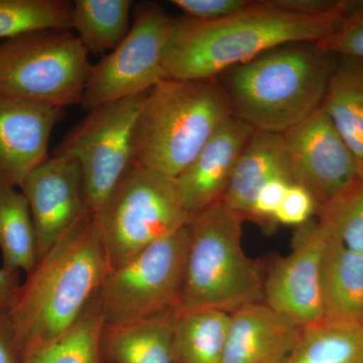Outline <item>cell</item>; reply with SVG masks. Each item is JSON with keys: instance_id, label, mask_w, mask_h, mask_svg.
<instances>
[{"instance_id": "1", "label": "cell", "mask_w": 363, "mask_h": 363, "mask_svg": "<svg viewBox=\"0 0 363 363\" xmlns=\"http://www.w3.org/2000/svg\"><path fill=\"white\" fill-rule=\"evenodd\" d=\"M348 1L333 13L319 16L291 11L276 0H262L219 21L174 18L164 52V79L217 78L274 48L321 42L337 30Z\"/></svg>"}, {"instance_id": "2", "label": "cell", "mask_w": 363, "mask_h": 363, "mask_svg": "<svg viewBox=\"0 0 363 363\" xmlns=\"http://www.w3.org/2000/svg\"><path fill=\"white\" fill-rule=\"evenodd\" d=\"M109 271L96 215L87 212L39 257L7 312L21 353L68 331L96 297Z\"/></svg>"}, {"instance_id": "3", "label": "cell", "mask_w": 363, "mask_h": 363, "mask_svg": "<svg viewBox=\"0 0 363 363\" xmlns=\"http://www.w3.org/2000/svg\"><path fill=\"white\" fill-rule=\"evenodd\" d=\"M336 57L317 43L269 50L219 76L233 116L255 131L292 130L321 108Z\"/></svg>"}, {"instance_id": "4", "label": "cell", "mask_w": 363, "mask_h": 363, "mask_svg": "<svg viewBox=\"0 0 363 363\" xmlns=\"http://www.w3.org/2000/svg\"><path fill=\"white\" fill-rule=\"evenodd\" d=\"M231 116L218 77L164 79L143 98L133 133V164L175 180Z\"/></svg>"}, {"instance_id": "5", "label": "cell", "mask_w": 363, "mask_h": 363, "mask_svg": "<svg viewBox=\"0 0 363 363\" xmlns=\"http://www.w3.org/2000/svg\"><path fill=\"white\" fill-rule=\"evenodd\" d=\"M243 220L223 204L191 216L178 308L233 314L264 302V274L242 247Z\"/></svg>"}, {"instance_id": "6", "label": "cell", "mask_w": 363, "mask_h": 363, "mask_svg": "<svg viewBox=\"0 0 363 363\" xmlns=\"http://www.w3.org/2000/svg\"><path fill=\"white\" fill-rule=\"evenodd\" d=\"M91 68L71 30L21 33L0 42V95L62 109L82 104Z\"/></svg>"}, {"instance_id": "7", "label": "cell", "mask_w": 363, "mask_h": 363, "mask_svg": "<svg viewBox=\"0 0 363 363\" xmlns=\"http://www.w3.org/2000/svg\"><path fill=\"white\" fill-rule=\"evenodd\" d=\"M111 269L187 225L175 180L131 164L96 215Z\"/></svg>"}, {"instance_id": "8", "label": "cell", "mask_w": 363, "mask_h": 363, "mask_svg": "<svg viewBox=\"0 0 363 363\" xmlns=\"http://www.w3.org/2000/svg\"><path fill=\"white\" fill-rule=\"evenodd\" d=\"M189 241L188 223L108 272L97 295L105 329L178 307Z\"/></svg>"}, {"instance_id": "9", "label": "cell", "mask_w": 363, "mask_h": 363, "mask_svg": "<svg viewBox=\"0 0 363 363\" xmlns=\"http://www.w3.org/2000/svg\"><path fill=\"white\" fill-rule=\"evenodd\" d=\"M147 93L88 111L52 152L54 156L70 157L78 162L86 206L93 214L101 211L133 164L135 121Z\"/></svg>"}, {"instance_id": "10", "label": "cell", "mask_w": 363, "mask_h": 363, "mask_svg": "<svg viewBox=\"0 0 363 363\" xmlns=\"http://www.w3.org/2000/svg\"><path fill=\"white\" fill-rule=\"evenodd\" d=\"M173 21L157 2L136 4L125 39L92 65L82 106L90 111L100 105L135 97L164 80V52Z\"/></svg>"}, {"instance_id": "11", "label": "cell", "mask_w": 363, "mask_h": 363, "mask_svg": "<svg viewBox=\"0 0 363 363\" xmlns=\"http://www.w3.org/2000/svg\"><path fill=\"white\" fill-rule=\"evenodd\" d=\"M284 138L294 183L309 191L319 207L342 194L362 175L354 155L323 107Z\"/></svg>"}, {"instance_id": "12", "label": "cell", "mask_w": 363, "mask_h": 363, "mask_svg": "<svg viewBox=\"0 0 363 363\" xmlns=\"http://www.w3.org/2000/svg\"><path fill=\"white\" fill-rule=\"evenodd\" d=\"M328 238L317 217L296 227L292 250L264 274V303L300 327L323 318L321 264Z\"/></svg>"}, {"instance_id": "13", "label": "cell", "mask_w": 363, "mask_h": 363, "mask_svg": "<svg viewBox=\"0 0 363 363\" xmlns=\"http://www.w3.org/2000/svg\"><path fill=\"white\" fill-rule=\"evenodd\" d=\"M20 189L30 206L39 257L89 212L82 171L70 157H49L26 177Z\"/></svg>"}, {"instance_id": "14", "label": "cell", "mask_w": 363, "mask_h": 363, "mask_svg": "<svg viewBox=\"0 0 363 363\" xmlns=\"http://www.w3.org/2000/svg\"><path fill=\"white\" fill-rule=\"evenodd\" d=\"M62 112L59 107L0 95V187L21 188L49 159L50 140Z\"/></svg>"}, {"instance_id": "15", "label": "cell", "mask_w": 363, "mask_h": 363, "mask_svg": "<svg viewBox=\"0 0 363 363\" xmlns=\"http://www.w3.org/2000/svg\"><path fill=\"white\" fill-rule=\"evenodd\" d=\"M255 131L231 116L177 177L179 197L190 216L223 202L236 164Z\"/></svg>"}, {"instance_id": "16", "label": "cell", "mask_w": 363, "mask_h": 363, "mask_svg": "<svg viewBox=\"0 0 363 363\" xmlns=\"http://www.w3.org/2000/svg\"><path fill=\"white\" fill-rule=\"evenodd\" d=\"M301 328L266 303L233 312L221 363H286Z\"/></svg>"}, {"instance_id": "17", "label": "cell", "mask_w": 363, "mask_h": 363, "mask_svg": "<svg viewBox=\"0 0 363 363\" xmlns=\"http://www.w3.org/2000/svg\"><path fill=\"white\" fill-rule=\"evenodd\" d=\"M277 178L294 183L285 138L281 133L255 131L236 164L222 203L243 221H250L259 191Z\"/></svg>"}, {"instance_id": "18", "label": "cell", "mask_w": 363, "mask_h": 363, "mask_svg": "<svg viewBox=\"0 0 363 363\" xmlns=\"http://www.w3.org/2000/svg\"><path fill=\"white\" fill-rule=\"evenodd\" d=\"M321 297L322 319L363 321V253L346 247L330 233L322 259Z\"/></svg>"}, {"instance_id": "19", "label": "cell", "mask_w": 363, "mask_h": 363, "mask_svg": "<svg viewBox=\"0 0 363 363\" xmlns=\"http://www.w3.org/2000/svg\"><path fill=\"white\" fill-rule=\"evenodd\" d=\"M178 307L105 329L102 348L114 363H173L172 339Z\"/></svg>"}, {"instance_id": "20", "label": "cell", "mask_w": 363, "mask_h": 363, "mask_svg": "<svg viewBox=\"0 0 363 363\" xmlns=\"http://www.w3.org/2000/svg\"><path fill=\"white\" fill-rule=\"evenodd\" d=\"M363 173V61L336 57L323 105Z\"/></svg>"}, {"instance_id": "21", "label": "cell", "mask_w": 363, "mask_h": 363, "mask_svg": "<svg viewBox=\"0 0 363 363\" xmlns=\"http://www.w3.org/2000/svg\"><path fill=\"white\" fill-rule=\"evenodd\" d=\"M231 314L178 308L173 326V363H221Z\"/></svg>"}, {"instance_id": "22", "label": "cell", "mask_w": 363, "mask_h": 363, "mask_svg": "<svg viewBox=\"0 0 363 363\" xmlns=\"http://www.w3.org/2000/svg\"><path fill=\"white\" fill-rule=\"evenodd\" d=\"M133 7L131 0H75L71 30L89 54L105 56L130 33Z\"/></svg>"}, {"instance_id": "23", "label": "cell", "mask_w": 363, "mask_h": 363, "mask_svg": "<svg viewBox=\"0 0 363 363\" xmlns=\"http://www.w3.org/2000/svg\"><path fill=\"white\" fill-rule=\"evenodd\" d=\"M286 363H363V321L321 319L302 327Z\"/></svg>"}, {"instance_id": "24", "label": "cell", "mask_w": 363, "mask_h": 363, "mask_svg": "<svg viewBox=\"0 0 363 363\" xmlns=\"http://www.w3.org/2000/svg\"><path fill=\"white\" fill-rule=\"evenodd\" d=\"M104 330L96 296L78 321L60 337L26 348L21 363H99Z\"/></svg>"}, {"instance_id": "25", "label": "cell", "mask_w": 363, "mask_h": 363, "mask_svg": "<svg viewBox=\"0 0 363 363\" xmlns=\"http://www.w3.org/2000/svg\"><path fill=\"white\" fill-rule=\"evenodd\" d=\"M0 250L9 271L28 274L39 259L30 206L16 188L0 187Z\"/></svg>"}, {"instance_id": "26", "label": "cell", "mask_w": 363, "mask_h": 363, "mask_svg": "<svg viewBox=\"0 0 363 363\" xmlns=\"http://www.w3.org/2000/svg\"><path fill=\"white\" fill-rule=\"evenodd\" d=\"M72 6L68 0H0V40L33 30H71Z\"/></svg>"}, {"instance_id": "27", "label": "cell", "mask_w": 363, "mask_h": 363, "mask_svg": "<svg viewBox=\"0 0 363 363\" xmlns=\"http://www.w3.org/2000/svg\"><path fill=\"white\" fill-rule=\"evenodd\" d=\"M316 216L346 247L363 253V173L345 192L318 208Z\"/></svg>"}, {"instance_id": "28", "label": "cell", "mask_w": 363, "mask_h": 363, "mask_svg": "<svg viewBox=\"0 0 363 363\" xmlns=\"http://www.w3.org/2000/svg\"><path fill=\"white\" fill-rule=\"evenodd\" d=\"M317 45L333 56L363 61V1H348L337 30Z\"/></svg>"}, {"instance_id": "29", "label": "cell", "mask_w": 363, "mask_h": 363, "mask_svg": "<svg viewBox=\"0 0 363 363\" xmlns=\"http://www.w3.org/2000/svg\"><path fill=\"white\" fill-rule=\"evenodd\" d=\"M319 205L309 191L298 184H292L277 211V225L298 227L314 218Z\"/></svg>"}, {"instance_id": "30", "label": "cell", "mask_w": 363, "mask_h": 363, "mask_svg": "<svg viewBox=\"0 0 363 363\" xmlns=\"http://www.w3.org/2000/svg\"><path fill=\"white\" fill-rule=\"evenodd\" d=\"M292 184V182L284 178L269 181L255 198L250 221L259 225L264 233H272L277 227L274 220L277 211Z\"/></svg>"}, {"instance_id": "31", "label": "cell", "mask_w": 363, "mask_h": 363, "mask_svg": "<svg viewBox=\"0 0 363 363\" xmlns=\"http://www.w3.org/2000/svg\"><path fill=\"white\" fill-rule=\"evenodd\" d=\"M250 0H173L186 16L202 21L222 20L240 13L252 4Z\"/></svg>"}, {"instance_id": "32", "label": "cell", "mask_w": 363, "mask_h": 363, "mask_svg": "<svg viewBox=\"0 0 363 363\" xmlns=\"http://www.w3.org/2000/svg\"><path fill=\"white\" fill-rule=\"evenodd\" d=\"M23 353L6 314L0 315V363H21Z\"/></svg>"}, {"instance_id": "33", "label": "cell", "mask_w": 363, "mask_h": 363, "mask_svg": "<svg viewBox=\"0 0 363 363\" xmlns=\"http://www.w3.org/2000/svg\"><path fill=\"white\" fill-rule=\"evenodd\" d=\"M20 286V272L0 269V315L9 311Z\"/></svg>"}]
</instances>
